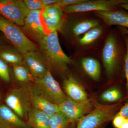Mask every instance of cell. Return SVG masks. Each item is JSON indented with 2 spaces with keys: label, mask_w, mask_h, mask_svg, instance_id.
<instances>
[{
  "label": "cell",
  "mask_w": 128,
  "mask_h": 128,
  "mask_svg": "<svg viewBox=\"0 0 128 128\" xmlns=\"http://www.w3.org/2000/svg\"><path fill=\"white\" fill-rule=\"evenodd\" d=\"M38 44L50 71L54 70L62 73L66 71L72 60L62 50L57 32L46 35Z\"/></svg>",
  "instance_id": "1"
},
{
  "label": "cell",
  "mask_w": 128,
  "mask_h": 128,
  "mask_svg": "<svg viewBox=\"0 0 128 128\" xmlns=\"http://www.w3.org/2000/svg\"><path fill=\"white\" fill-rule=\"evenodd\" d=\"M120 6L125 10L128 11V3L122 4L120 5Z\"/></svg>",
  "instance_id": "33"
},
{
  "label": "cell",
  "mask_w": 128,
  "mask_h": 128,
  "mask_svg": "<svg viewBox=\"0 0 128 128\" xmlns=\"http://www.w3.org/2000/svg\"><path fill=\"white\" fill-rule=\"evenodd\" d=\"M32 108L46 113L49 116L60 112L58 105L51 103L34 90L32 84L25 86Z\"/></svg>",
  "instance_id": "13"
},
{
  "label": "cell",
  "mask_w": 128,
  "mask_h": 128,
  "mask_svg": "<svg viewBox=\"0 0 128 128\" xmlns=\"http://www.w3.org/2000/svg\"><path fill=\"white\" fill-rule=\"evenodd\" d=\"M22 56L23 62L34 78H41L50 70L42 54L37 50L28 52Z\"/></svg>",
  "instance_id": "11"
},
{
  "label": "cell",
  "mask_w": 128,
  "mask_h": 128,
  "mask_svg": "<svg viewBox=\"0 0 128 128\" xmlns=\"http://www.w3.org/2000/svg\"><path fill=\"white\" fill-rule=\"evenodd\" d=\"M102 59L106 74L108 77H111L116 71L120 59L119 46L114 35H110L106 40L102 53Z\"/></svg>",
  "instance_id": "10"
},
{
  "label": "cell",
  "mask_w": 128,
  "mask_h": 128,
  "mask_svg": "<svg viewBox=\"0 0 128 128\" xmlns=\"http://www.w3.org/2000/svg\"><path fill=\"white\" fill-rule=\"evenodd\" d=\"M5 102L20 118L27 120L28 112L32 106L26 86L11 91L6 96Z\"/></svg>",
  "instance_id": "5"
},
{
  "label": "cell",
  "mask_w": 128,
  "mask_h": 128,
  "mask_svg": "<svg viewBox=\"0 0 128 128\" xmlns=\"http://www.w3.org/2000/svg\"><path fill=\"white\" fill-rule=\"evenodd\" d=\"M70 123L68 118L60 112L50 117V128H66Z\"/></svg>",
  "instance_id": "22"
},
{
  "label": "cell",
  "mask_w": 128,
  "mask_h": 128,
  "mask_svg": "<svg viewBox=\"0 0 128 128\" xmlns=\"http://www.w3.org/2000/svg\"><path fill=\"white\" fill-rule=\"evenodd\" d=\"M32 86L38 94L48 102L59 105L67 98L50 70L43 77L34 78Z\"/></svg>",
  "instance_id": "3"
},
{
  "label": "cell",
  "mask_w": 128,
  "mask_h": 128,
  "mask_svg": "<svg viewBox=\"0 0 128 128\" xmlns=\"http://www.w3.org/2000/svg\"><path fill=\"white\" fill-rule=\"evenodd\" d=\"M63 88L67 96L73 101L82 102L89 99L83 86L71 75L64 80Z\"/></svg>",
  "instance_id": "14"
},
{
  "label": "cell",
  "mask_w": 128,
  "mask_h": 128,
  "mask_svg": "<svg viewBox=\"0 0 128 128\" xmlns=\"http://www.w3.org/2000/svg\"><path fill=\"white\" fill-rule=\"evenodd\" d=\"M58 105L60 111L62 112L73 122L91 112L94 108L93 98H89L86 102H78L68 97Z\"/></svg>",
  "instance_id": "9"
},
{
  "label": "cell",
  "mask_w": 128,
  "mask_h": 128,
  "mask_svg": "<svg viewBox=\"0 0 128 128\" xmlns=\"http://www.w3.org/2000/svg\"><path fill=\"white\" fill-rule=\"evenodd\" d=\"M50 117L44 112L32 107L26 122L31 128H50Z\"/></svg>",
  "instance_id": "17"
},
{
  "label": "cell",
  "mask_w": 128,
  "mask_h": 128,
  "mask_svg": "<svg viewBox=\"0 0 128 128\" xmlns=\"http://www.w3.org/2000/svg\"><path fill=\"white\" fill-rule=\"evenodd\" d=\"M0 31L22 55L28 52L38 50L36 45L16 25L1 16H0Z\"/></svg>",
  "instance_id": "4"
},
{
  "label": "cell",
  "mask_w": 128,
  "mask_h": 128,
  "mask_svg": "<svg viewBox=\"0 0 128 128\" xmlns=\"http://www.w3.org/2000/svg\"><path fill=\"white\" fill-rule=\"evenodd\" d=\"M122 95L119 90L116 88L108 89L104 92L101 98L102 100L108 102H114L121 100Z\"/></svg>",
  "instance_id": "24"
},
{
  "label": "cell",
  "mask_w": 128,
  "mask_h": 128,
  "mask_svg": "<svg viewBox=\"0 0 128 128\" xmlns=\"http://www.w3.org/2000/svg\"><path fill=\"white\" fill-rule=\"evenodd\" d=\"M126 98L114 104L103 105L93 98L94 108L91 112L77 120L76 128H98L106 122L113 118Z\"/></svg>",
  "instance_id": "2"
},
{
  "label": "cell",
  "mask_w": 128,
  "mask_h": 128,
  "mask_svg": "<svg viewBox=\"0 0 128 128\" xmlns=\"http://www.w3.org/2000/svg\"><path fill=\"white\" fill-rule=\"evenodd\" d=\"M98 16L108 26L119 25L128 28V12L118 10L112 12L95 11Z\"/></svg>",
  "instance_id": "16"
},
{
  "label": "cell",
  "mask_w": 128,
  "mask_h": 128,
  "mask_svg": "<svg viewBox=\"0 0 128 128\" xmlns=\"http://www.w3.org/2000/svg\"><path fill=\"white\" fill-rule=\"evenodd\" d=\"M115 115H119L128 119V100Z\"/></svg>",
  "instance_id": "30"
},
{
  "label": "cell",
  "mask_w": 128,
  "mask_h": 128,
  "mask_svg": "<svg viewBox=\"0 0 128 128\" xmlns=\"http://www.w3.org/2000/svg\"><path fill=\"white\" fill-rule=\"evenodd\" d=\"M0 77L6 82H10L9 68L6 63L0 58Z\"/></svg>",
  "instance_id": "25"
},
{
  "label": "cell",
  "mask_w": 128,
  "mask_h": 128,
  "mask_svg": "<svg viewBox=\"0 0 128 128\" xmlns=\"http://www.w3.org/2000/svg\"><path fill=\"white\" fill-rule=\"evenodd\" d=\"M113 119V124L114 128H120L125 120L124 117L116 115L114 116Z\"/></svg>",
  "instance_id": "29"
},
{
  "label": "cell",
  "mask_w": 128,
  "mask_h": 128,
  "mask_svg": "<svg viewBox=\"0 0 128 128\" xmlns=\"http://www.w3.org/2000/svg\"><path fill=\"white\" fill-rule=\"evenodd\" d=\"M82 68L88 76L95 80L99 79L100 66L97 60L92 58H85L81 61Z\"/></svg>",
  "instance_id": "20"
},
{
  "label": "cell",
  "mask_w": 128,
  "mask_h": 128,
  "mask_svg": "<svg viewBox=\"0 0 128 128\" xmlns=\"http://www.w3.org/2000/svg\"><path fill=\"white\" fill-rule=\"evenodd\" d=\"M12 70L14 77L22 86L30 85L31 82H33L34 78L23 62L13 64Z\"/></svg>",
  "instance_id": "19"
},
{
  "label": "cell",
  "mask_w": 128,
  "mask_h": 128,
  "mask_svg": "<svg viewBox=\"0 0 128 128\" xmlns=\"http://www.w3.org/2000/svg\"><path fill=\"white\" fill-rule=\"evenodd\" d=\"M23 1L30 11L40 10L44 8L40 0H24Z\"/></svg>",
  "instance_id": "26"
},
{
  "label": "cell",
  "mask_w": 128,
  "mask_h": 128,
  "mask_svg": "<svg viewBox=\"0 0 128 128\" xmlns=\"http://www.w3.org/2000/svg\"><path fill=\"white\" fill-rule=\"evenodd\" d=\"M42 5L45 8L49 6H51L58 3L60 0H40Z\"/></svg>",
  "instance_id": "31"
},
{
  "label": "cell",
  "mask_w": 128,
  "mask_h": 128,
  "mask_svg": "<svg viewBox=\"0 0 128 128\" xmlns=\"http://www.w3.org/2000/svg\"><path fill=\"white\" fill-rule=\"evenodd\" d=\"M124 32H125L126 33L128 34V30H124Z\"/></svg>",
  "instance_id": "34"
},
{
  "label": "cell",
  "mask_w": 128,
  "mask_h": 128,
  "mask_svg": "<svg viewBox=\"0 0 128 128\" xmlns=\"http://www.w3.org/2000/svg\"><path fill=\"white\" fill-rule=\"evenodd\" d=\"M86 0H60V2L56 4L63 8L68 6L80 4Z\"/></svg>",
  "instance_id": "27"
},
{
  "label": "cell",
  "mask_w": 128,
  "mask_h": 128,
  "mask_svg": "<svg viewBox=\"0 0 128 128\" xmlns=\"http://www.w3.org/2000/svg\"><path fill=\"white\" fill-rule=\"evenodd\" d=\"M42 16L50 32L62 29L64 24L62 8L56 4L47 6L43 10Z\"/></svg>",
  "instance_id": "12"
},
{
  "label": "cell",
  "mask_w": 128,
  "mask_h": 128,
  "mask_svg": "<svg viewBox=\"0 0 128 128\" xmlns=\"http://www.w3.org/2000/svg\"><path fill=\"white\" fill-rule=\"evenodd\" d=\"M0 58L6 63L15 64L23 61V57L17 50H6L0 51Z\"/></svg>",
  "instance_id": "23"
},
{
  "label": "cell",
  "mask_w": 128,
  "mask_h": 128,
  "mask_svg": "<svg viewBox=\"0 0 128 128\" xmlns=\"http://www.w3.org/2000/svg\"><path fill=\"white\" fill-rule=\"evenodd\" d=\"M120 128H128V119L125 118L123 124Z\"/></svg>",
  "instance_id": "32"
},
{
  "label": "cell",
  "mask_w": 128,
  "mask_h": 128,
  "mask_svg": "<svg viewBox=\"0 0 128 128\" xmlns=\"http://www.w3.org/2000/svg\"><path fill=\"white\" fill-rule=\"evenodd\" d=\"M43 10L30 11L25 18L23 26L25 32L38 44L50 33L43 17Z\"/></svg>",
  "instance_id": "8"
},
{
  "label": "cell",
  "mask_w": 128,
  "mask_h": 128,
  "mask_svg": "<svg viewBox=\"0 0 128 128\" xmlns=\"http://www.w3.org/2000/svg\"><path fill=\"white\" fill-rule=\"evenodd\" d=\"M29 12L23 0H0V14L16 25L24 26Z\"/></svg>",
  "instance_id": "7"
},
{
  "label": "cell",
  "mask_w": 128,
  "mask_h": 128,
  "mask_svg": "<svg viewBox=\"0 0 128 128\" xmlns=\"http://www.w3.org/2000/svg\"><path fill=\"white\" fill-rule=\"evenodd\" d=\"M126 54L124 60V70L126 79V87L128 92V38L126 39Z\"/></svg>",
  "instance_id": "28"
},
{
  "label": "cell",
  "mask_w": 128,
  "mask_h": 128,
  "mask_svg": "<svg viewBox=\"0 0 128 128\" xmlns=\"http://www.w3.org/2000/svg\"><path fill=\"white\" fill-rule=\"evenodd\" d=\"M0 128H31L6 105H0Z\"/></svg>",
  "instance_id": "15"
},
{
  "label": "cell",
  "mask_w": 128,
  "mask_h": 128,
  "mask_svg": "<svg viewBox=\"0 0 128 128\" xmlns=\"http://www.w3.org/2000/svg\"><path fill=\"white\" fill-rule=\"evenodd\" d=\"M102 28L98 25L88 30L79 40V43L82 45H86L96 41L100 36L102 32Z\"/></svg>",
  "instance_id": "21"
},
{
  "label": "cell",
  "mask_w": 128,
  "mask_h": 128,
  "mask_svg": "<svg viewBox=\"0 0 128 128\" xmlns=\"http://www.w3.org/2000/svg\"><path fill=\"white\" fill-rule=\"evenodd\" d=\"M98 20L94 19H84L78 20L67 27L68 33L73 37H77L84 34L92 28L99 25Z\"/></svg>",
  "instance_id": "18"
},
{
  "label": "cell",
  "mask_w": 128,
  "mask_h": 128,
  "mask_svg": "<svg viewBox=\"0 0 128 128\" xmlns=\"http://www.w3.org/2000/svg\"><path fill=\"white\" fill-rule=\"evenodd\" d=\"M128 3V0H86L80 4L63 8L67 14L91 11H114L118 6Z\"/></svg>",
  "instance_id": "6"
},
{
  "label": "cell",
  "mask_w": 128,
  "mask_h": 128,
  "mask_svg": "<svg viewBox=\"0 0 128 128\" xmlns=\"http://www.w3.org/2000/svg\"><path fill=\"white\" fill-rule=\"evenodd\" d=\"M1 100V96L0 95V100Z\"/></svg>",
  "instance_id": "35"
}]
</instances>
